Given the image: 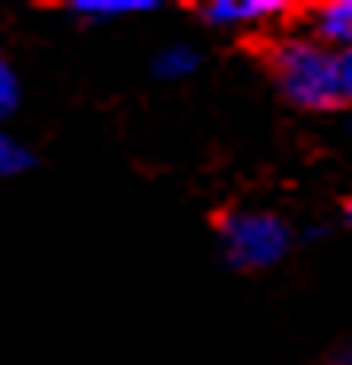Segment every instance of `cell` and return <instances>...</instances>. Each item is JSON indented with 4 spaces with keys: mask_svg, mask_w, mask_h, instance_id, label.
Wrapping results in <instances>:
<instances>
[{
    "mask_svg": "<svg viewBox=\"0 0 352 365\" xmlns=\"http://www.w3.org/2000/svg\"><path fill=\"white\" fill-rule=\"evenodd\" d=\"M278 95L294 110H344L352 98V51H333L309 36H278L262 48Z\"/></svg>",
    "mask_w": 352,
    "mask_h": 365,
    "instance_id": "cell-1",
    "label": "cell"
},
{
    "mask_svg": "<svg viewBox=\"0 0 352 365\" xmlns=\"http://www.w3.org/2000/svg\"><path fill=\"white\" fill-rule=\"evenodd\" d=\"M161 9L156 0H70L67 12L82 24H110L122 16H137V12H153Z\"/></svg>",
    "mask_w": 352,
    "mask_h": 365,
    "instance_id": "cell-5",
    "label": "cell"
},
{
    "mask_svg": "<svg viewBox=\"0 0 352 365\" xmlns=\"http://www.w3.org/2000/svg\"><path fill=\"white\" fill-rule=\"evenodd\" d=\"M16 106H20V75L12 71V63H8L4 51H0V122L12 118Z\"/></svg>",
    "mask_w": 352,
    "mask_h": 365,
    "instance_id": "cell-8",
    "label": "cell"
},
{
    "mask_svg": "<svg viewBox=\"0 0 352 365\" xmlns=\"http://www.w3.org/2000/svg\"><path fill=\"white\" fill-rule=\"evenodd\" d=\"M297 232L270 208H227L215 216V244L231 271H266L289 255Z\"/></svg>",
    "mask_w": 352,
    "mask_h": 365,
    "instance_id": "cell-2",
    "label": "cell"
},
{
    "mask_svg": "<svg viewBox=\"0 0 352 365\" xmlns=\"http://www.w3.org/2000/svg\"><path fill=\"white\" fill-rule=\"evenodd\" d=\"M289 4L282 0H211L200 9V20L208 28H266L270 20H282Z\"/></svg>",
    "mask_w": 352,
    "mask_h": 365,
    "instance_id": "cell-3",
    "label": "cell"
},
{
    "mask_svg": "<svg viewBox=\"0 0 352 365\" xmlns=\"http://www.w3.org/2000/svg\"><path fill=\"white\" fill-rule=\"evenodd\" d=\"M36 169V150L0 130V177H23Z\"/></svg>",
    "mask_w": 352,
    "mask_h": 365,
    "instance_id": "cell-7",
    "label": "cell"
},
{
    "mask_svg": "<svg viewBox=\"0 0 352 365\" xmlns=\"http://www.w3.org/2000/svg\"><path fill=\"white\" fill-rule=\"evenodd\" d=\"M309 36L313 43L333 51H348L352 43V4L348 0H333V4H317L309 12Z\"/></svg>",
    "mask_w": 352,
    "mask_h": 365,
    "instance_id": "cell-4",
    "label": "cell"
},
{
    "mask_svg": "<svg viewBox=\"0 0 352 365\" xmlns=\"http://www.w3.org/2000/svg\"><path fill=\"white\" fill-rule=\"evenodd\" d=\"M329 365H352V357H348V349H336V354H333V361H329Z\"/></svg>",
    "mask_w": 352,
    "mask_h": 365,
    "instance_id": "cell-9",
    "label": "cell"
},
{
    "mask_svg": "<svg viewBox=\"0 0 352 365\" xmlns=\"http://www.w3.org/2000/svg\"><path fill=\"white\" fill-rule=\"evenodd\" d=\"M203 63V56L192 48V43H169L153 56V75L156 79H188L196 75Z\"/></svg>",
    "mask_w": 352,
    "mask_h": 365,
    "instance_id": "cell-6",
    "label": "cell"
}]
</instances>
